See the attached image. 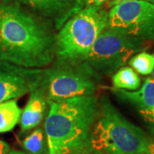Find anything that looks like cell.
I'll return each mask as SVG.
<instances>
[{"instance_id": "obj_1", "label": "cell", "mask_w": 154, "mask_h": 154, "mask_svg": "<svg viewBox=\"0 0 154 154\" xmlns=\"http://www.w3.org/2000/svg\"><path fill=\"white\" fill-rule=\"evenodd\" d=\"M56 59V35L32 13L0 4V60L27 69H46Z\"/></svg>"}, {"instance_id": "obj_2", "label": "cell", "mask_w": 154, "mask_h": 154, "mask_svg": "<svg viewBox=\"0 0 154 154\" xmlns=\"http://www.w3.org/2000/svg\"><path fill=\"white\" fill-rule=\"evenodd\" d=\"M44 132L48 154H92V132L99 115L94 94L48 102Z\"/></svg>"}, {"instance_id": "obj_3", "label": "cell", "mask_w": 154, "mask_h": 154, "mask_svg": "<svg viewBox=\"0 0 154 154\" xmlns=\"http://www.w3.org/2000/svg\"><path fill=\"white\" fill-rule=\"evenodd\" d=\"M99 115L94 123L91 146L99 154H154L146 133L125 118L106 95L99 99Z\"/></svg>"}, {"instance_id": "obj_4", "label": "cell", "mask_w": 154, "mask_h": 154, "mask_svg": "<svg viewBox=\"0 0 154 154\" xmlns=\"http://www.w3.org/2000/svg\"><path fill=\"white\" fill-rule=\"evenodd\" d=\"M107 21L108 12L102 6H86L77 11L56 34L55 61L84 62Z\"/></svg>"}, {"instance_id": "obj_5", "label": "cell", "mask_w": 154, "mask_h": 154, "mask_svg": "<svg viewBox=\"0 0 154 154\" xmlns=\"http://www.w3.org/2000/svg\"><path fill=\"white\" fill-rule=\"evenodd\" d=\"M100 81L101 75L86 62L54 61L52 66L45 69L41 87L51 102L94 95Z\"/></svg>"}, {"instance_id": "obj_6", "label": "cell", "mask_w": 154, "mask_h": 154, "mask_svg": "<svg viewBox=\"0 0 154 154\" xmlns=\"http://www.w3.org/2000/svg\"><path fill=\"white\" fill-rule=\"evenodd\" d=\"M106 28L145 45L154 41V5L146 0L122 2L110 8Z\"/></svg>"}, {"instance_id": "obj_7", "label": "cell", "mask_w": 154, "mask_h": 154, "mask_svg": "<svg viewBox=\"0 0 154 154\" xmlns=\"http://www.w3.org/2000/svg\"><path fill=\"white\" fill-rule=\"evenodd\" d=\"M143 46L105 28L95 40L84 62L100 75H111L143 49Z\"/></svg>"}, {"instance_id": "obj_8", "label": "cell", "mask_w": 154, "mask_h": 154, "mask_svg": "<svg viewBox=\"0 0 154 154\" xmlns=\"http://www.w3.org/2000/svg\"><path fill=\"white\" fill-rule=\"evenodd\" d=\"M45 69H27L0 60V103L30 94L43 81Z\"/></svg>"}, {"instance_id": "obj_9", "label": "cell", "mask_w": 154, "mask_h": 154, "mask_svg": "<svg viewBox=\"0 0 154 154\" xmlns=\"http://www.w3.org/2000/svg\"><path fill=\"white\" fill-rule=\"evenodd\" d=\"M23 5L56 23V28H61L65 22L82 9L83 0H15Z\"/></svg>"}, {"instance_id": "obj_10", "label": "cell", "mask_w": 154, "mask_h": 154, "mask_svg": "<svg viewBox=\"0 0 154 154\" xmlns=\"http://www.w3.org/2000/svg\"><path fill=\"white\" fill-rule=\"evenodd\" d=\"M115 94L137 108L140 114L151 125H154V79L148 77L145 80L140 90L128 92L116 89Z\"/></svg>"}, {"instance_id": "obj_11", "label": "cell", "mask_w": 154, "mask_h": 154, "mask_svg": "<svg viewBox=\"0 0 154 154\" xmlns=\"http://www.w3.org/2000/svg\"><path fill=\"white\" fill-rule=\"evenodd\" d=\"M48 105L41 85L30 93V96L22 111L20 124L22 132H28L38 127L44 118Z\"/></svg>"}, {"instance_id": "obj_12", "label": "cell", "mask_w": 154, "mask_h": 154, "mask_svg": "<svg viewBox=\"0 0 154 154\" xmlns=\"http://www.w3.org/2000/svg\"><path fill=\"white\" fill-rule=\"evenodd\" d=\"M22 110L14 99L0 103V133L12 130L20 121Z\"/></svg>"}, {"instance_id": "obj_13", "label": "cell", "mask_w": 154, "mask_h": 154, "mask_svg": "<svg viewBox=\"0 0 154 154\" xmlns=\"http://www.w3.org/2000/svg\"><path fill=\"white\" fill-rule=\"evenodd\" d=\"M112 83L115 89L134 91L140 88L141 80L131 67L123 66L112 75Z\"/></svg>"}, {"instance_id": "obj_14", "label": "cell", "mask_w": 154, "mask_h": 154, "mask_svg": "<svg viewBox=\"0 0 154 154\" xmlns=\"http://www.w3.org/2000/svg\"><path fill=\"white\" fill-rule=\"evenodd\" d=\"M24 149L31 154H46L48 152L47 144L45 140V132L37 128L22 141Z\"/></svg>"}, {"instance_id": "obj_15", "label": "cell", "mask_w": 154, "mask_h": 154, "mask_svg": "<svg viewBox=\"0 0 154 154\" xmlns=\"http://www.w3.org/2000/svg\"><path fill=\"white\" fill-rule=\"evenodd\" d=\"M128 64L135 72L142 75H148L153 70L154 54L146 51L139 52L129 59Z\"/></svg>"}, {"instance_id": "obj_16", "label": "cell", "mask_w": 154, "mask_h": 154, "mask_svg": "<svg viewBox=\"0 0 154 154\" xmlns=\"http://www.w3.org/2000/svg\"><path fill=\"white\" fill-rule=\"evenodd\" d=\"M109 0H83L84 5L86 6H97L101 7L104 4L107 3Z\"/></svg>"}, {"instance_id": "obj_17", "label": "cell", "mask_w": 154, "mask_h": 154, "mask_svg": "<svg viewBox=\"0 0 154 154\" xmlns=\"http://www.w3.org/2000/svg\"><path fill=\"white\" fill-rule=\"evenodd\" d=\"M10 151H11L10 146L4 140H0V154H9Z\"/></svg>"}, {"instance_id": "obj_18", "label": "cell", "mask_w": 154, "mask_h": 154, "mask_svg": "<svg viewBox=\"0 0 154 154\" xmlns=\"http://www.w3.org/2000/svg\"><path fill=\"white\" fill-rule=\"evenodd\" d=\"M126 1H131V0H109L108 2H107V5L109 8H111V7H113L116 5H118V4H120V3H122V2H126Z\"/></svg>"}, {"instance_id": "obj_19", "label": "cell", "mask_w": 154, "mask_h": 154, "mask_svg": "<svg viewBox=\"0 0 154 154\" xmlns=\"http://www.w3.org/2000/svg\"><path fill=\"white\" fill-rule=\"evenodd\" d=\"M149 131H150V134H151V140H152V145L154 146V125H151L149 126Z\"/></svg>"}, {"instance_id": "obj_20", "label": "cell", "mask_w": 154, "mask_h": 154, "mask_svg": "<svg viewBox=\"0 0 154 154\" xmlns=\"http://www.w3.org/2000/svg\"><path fill=\"white\" fill-rule=\"evenodd\" d=\"M9 154H31V153H27V152H21V151H10Z\"/></svg>"}, {"instance_id": "obj_21", "label": "cell", "mask_w": 154, "mask_h": 154, "mask_svg": "<svg viewBox=\"0 0 154 154\" xmlns=\"http://www.w3.org/2000/svg\"><path fill=\"white\" fill-rule=\"evenodd\" d=\"M146 1H148V2L152 3V5H154V0H146Z\"/></svg>"}, {"instance_id": "obj_22", "label": "cell", "mask_w": 154, "mask_h": 154, "mask_svg": "<svg viewBox=\"0 0 154 154\" xmlns=\"http://www.w3.org/2000/svg\"><path fill=\"white\" fill-rule=\"evenodd\" d=\"M93 153H94V154H99V153H95V152H93Z\"/></svg>"}]
</instances>
